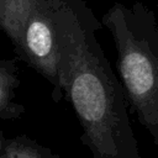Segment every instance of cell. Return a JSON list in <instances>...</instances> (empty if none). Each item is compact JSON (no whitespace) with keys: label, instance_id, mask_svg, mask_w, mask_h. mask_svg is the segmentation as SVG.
Instances as JSON below:
<instances>
[{"label":"cell","instance_id":"obj_1","mask_svg":"<svg viewBox=\"0 0 158 158\" xmlns=\"http://www.w3.org/2000/svg\"><path fill=\"white\" fill-rule=\"evenodd\" d=\"M100 27L85 0H63L57 15L62 93L93 158H141L123 86L96 37Z\"/></svg>","mask_w":158,"mask_h":158},{"label":"cell","instance_id":"obj_2","mask_svg":"<svg viewBox=\"0 0 158 158\" xmlns=\"http://www.w3.org/2000/svg\"><path fill=\"white\" fill-rule=\"evenodd\" d=\"M101 23L112 35L128 105L158 146V16L139 1L114 2Z\"/></svg>","mask_w":158,"mask_h":158},{"label":"cell","instance_id":"obj_3","mask_svg":"<svg viewBox=\"0 0 158 158\" xmlns=\"http://www.w3.org/2000/svg\"><path fill=\"white\" fill-rule=\"evenodd\" d=\"M63 0H0V30L17 56L47 79L60 99L57 15Z\"/></svg>","mask_w":158,"mask_h":158},{"label":"cell","instance_id":"obj_4","mask_svg":"<svg viewBox=\"0 0 158 158\" xmlns=\"http://www.w3.org/2000/svg\"><path fill=\"white\" fill-rule=\"evenodd\" d=\"M20 85L19 64L15 58L0 59V118L15 120L25 112V106L16 101Z\"/></svg>","mask_w":158,"mask_h":158},{"label":"cell","instance_id":"obj_5","mask_svg":"<svg viewBox=\"0 0 158 158\" xmlns=\"http://www.w3.org/2000/svg\"><path fill=\"white\" fill-rule=\"evenodd\" d=\"M4 158H59L48 148L41 146L27 136L6 138L4 144Z\"/></svg>","mask_w":158,"mask_h":158},{"label":"cell","instance_id":"obj_6","mask_svg":"<svg viewBox=\"0 0 158 158\" xmlns=\"http://www.w3.org/2000/svg\"><path fill=\"white\" fill-rule=\"evenodd\" d=\"M5 141H6V138L4 137L2 131H0V158H4V157H2V153H4V144H5Z\"/></svg>","mask_w":158,"mask_h":158}]
</instances>
